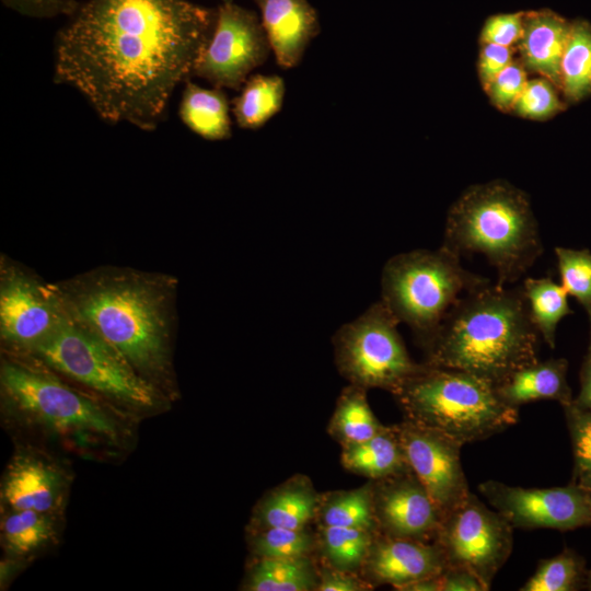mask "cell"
<instances>
[{"instance_id": "23", "label": "cell", "mask_w": 591, "mask_h": 591, "mask_svg": "<svg viewBox=\"0 0 591 591\" xmlns=\"http://www.w3.org/2000/svg\"><path fill=\"white\" fill-rule=\"evenodd\" d=\"M230 102L223 89L202 88L185 82L178 105L183 124L204 139L218 141L231 137Z\"/></svg>"}, {"instance_id": "47", "label": "cell", "mask_w": 591, "mask_h": 591, "mask_svg": "<svg viewBox=\"0 0 591 591\" xmlns=\"http://www.w3.org/2000/svg\"><path fill=\"white\" fill-rule=\"evenodd\" d=\"M222 2H232L233 0H221Z\"/></svg>"}, {"instance_id": "30", "label": "cell", "mask_w": 591, "mask_h": 591, "mask_svg": "<svg viewBox=\"0 0 591 591\" xmlns=\"http://www.w3.org/2000/svg\"><path fill=\"white\" fill-rule=\"evenodd\" d=\"M560 91L571 103L591 95V23L587 20L571 22L561 60Z\"/></svg>"}, {"instance_id": "9", "label": "cell", "mask_w": 591, "mask_h": 591, "mask_svg": "<svg viewBox=\"0 0 591 591\" xmlns=\"http://www.w3.org/2000/svg\"><path fill=\"white\" fill-rule=\"evenodd\" d=\"M399 322L380 300L332 338L335 363L349 384L393 394L421 366L409 356Z\"/></svg>"}, {"instance_id": "6", "label": "cell", "mask_w": 591, "mask_h": 591, "mask_svg": "<svg viewBox=\"0 0 591 591\" xmlns=\"http://www.w3.org/2000/svg\"><path fill=\"white\" fill-rule=\"evenodd\" d=\"M489 279L466 270L461 256L441 245L391 257L381 276V301L406 324L422 348L451 308Z\"/></svg>"}, {"instance_id": "17", "label": "cell", "mask_w": 591, "mask_h": 591, "mask_svg": "<svg viewBox=\"0 0 591 591\" xmlns=\"http://www.w3.org/2000/svg\"><path fill=\"white\" fill-rule=\"evenodd\" d=\"M278 66L290 69L321 32L316 10L308 0H253Z\"/></svg>"}, {"instance_id": "39", "label": "cell", "mask_w": 591, "mask_h": 591, "mask_svg": "<svg viewBox=\"0 0 591 591\" xmlns=\"http://www.w3.org/2000/svg\"><path fill=\"white\" fill-rule=\"evenodd\" d=\"M2 3L26 16L49 19L58 15L70 16L78 9L77 0H1Z\"/></svg>"}, {"instance_id": "14", "label": "cell", "mask_w": 591, "mask_h": 591, "mask_svg": "<svg viewBox=\"0 0 591 591\" xmlns=\"http://www.w3.org/2000/svg\"><path fill=\"white\" fill-rule=\"evenodd\" d=\"M394 428L410 470L443 519L471 493L460 456L463 445L438 430L406 418Z\"/></svg>"}, {"instance_id": "22", "label": "cell", "mask_w": 591, "mask_h": 591, "mask_svg": "<svg viewBox=\"0 0 591 591\" xmlns=\"http://www.w3.org/2000/svg\"><path fill=\"white\" fill-rule=\"evenodd\" d=\"M340 462L346 471L369 480L410 470L394 425L363 442L341 448Z\"/></svg>"}, {"instance_id": "1", "label": "cell", "mask_w": 591, "mask_h": 591, "mask_svg": "<svg viewBox=\"0 0 591 591\" xmlns=\"http://www.w3.org/2000/svg\"><path fill=\"white\" fill-rule=\"evenodd\" d=\"M217 8L188 0H88L55 39L54 81L81 93L107 124L153 131L193 77Z\"/></svg>"}, {"instance_id": "31", "label": "cell", "mask_w": 591, "mask_h": 591, "mask_svg": "<svg viewBox=\"0 0 591 591\" xmlns=\"http://www.w3.org/2000/svg\"><path fill=\"white\" fill-rule=\"evenodd\" d=\"M51 514L31 509H11L1 522L3 544L14 556L30 555L54 536Z\"/></svg>"}, {"instance_id": "19", "label": "cell", "mask_w": 591, "mask_h": 591, "mask_svg": "<svg viewBox=\"0 0 591 591\" xmlns=\"http://www.w3.org/2000/svg\"><path fill=\"white\" fill-rule=\"evenodd\" d=\"M571 22L549 9L526 11L518 43L520 60L529 72L553 82L560 91V68Z\"/></svg>"}, {"instance_id": "42", "label": "cell", "mask_w": 591, "mask_h": 591, "mask_svg": "<svg viewBox=\"0 0 591 591\" xmlns=\"http://www.w3.org/2000/svg\"><path fill=\"white\" fill-rule=\"evenodd\" d=\"M441 591H487L489 588L474 573L447 567L440 575Z\"/></svg>"}, {"instance_id": "46", "label": "cell", "mask_w": 591, "mask_h": 591, "mask_svg": "<svg viewBox=\"0 0 591 591\" xmlns=\"http://www.w3.org/2000/svg\"><path fill=\"white\" fill-rule=\"evenodd\" d=\"M588 351L591 352V325H590V338H589Z\"/></svg>"}, {"instance_id": "38", "label": "cell", "mask_w": 591, "mask_h": 591, "mask_svg": "<svg viewBox=\"0 0 591 591\" xmlns=\"http://www.w3.org/2000/svg\"><path fill=\"white\" fill-rule=\"evenodd\" d=\"M524 12L501 13L489 16L480 32L482 44L512 47L523 33Z\"/></svg>"}, {"instance_id": "13", "label": "cell", "mask_w": 591, "mask_h": 591, "mask_svg": "<svg viewBox=\"0 0 591 591\" xmlns=\"http://www.w3.org/2000/svg\"><path fill=\"white\" fill-rule=\"evenodd\" d=\"M478 491L514 529L570 531L591 524V493L570 482L561 487L526 488L486 480Z\"/></svg>"}, {"instance_id": "24", "label": "cell", "mask_w": 591, "mask_h": 591, "mask_svg": "<svg viewBox=\"0 0 591 591\" xmlns=\"http://www.w3.org/2000/svg\"><path fill=\"white\" fill-rule=\"evenodd\" d=\"M315 556L254 558L243 584L247 591H316Z\"/></svg>"}, {"instance_id": "15", "label": "cell", "mask_w": 591, "mask_h": 591, "mask_svg": "<svg viewBox=\"0 0 591 591\" xmlns=\"http://www.w3.org/2000/svg\"><path fill=\"white\" fill-rule=\"evenodd\" d=\"M371 483L379 534L395 538L436 541L442 514L412 470Z\"/></svg>"}, {"instance_id": "41", "label": "cell", "mask_w": 591, "mask_h": 591, "mask_svg": "<svg viewBox=\"0 0 591 591\" xmlns=\"http://www.w3.org/2000/svg\"><path fill=\"white\" fill-rule=\"evenodd\" d=\"M317 561V560H316ZM316 591H367L372 588L358 573L338 570L317 563Z\"/></svg>"}, {"instance_id": "34", "label": "cell", "mask_w": 591, "mask_h": 591, "mask_svg": "<svg viewBox=\"0 0 591 591\" xmlns=\"http://www.w3.org/2000/svg\"><path fill=\"white\" fill-rule=\"evenodd\" d=\"M561 407L573 454L570 483L591 493V410L580 408L572 402Z\"/></svg>"}, {"instance_id": "28", "label": "cell", "mask_w": 591, "mask_h": 591, "mask_svg": "<svg viewBox=\"0 0 591 591\" xmlns=\"http://www.w3.org/2000/svg\"><path fill=\"white\" fill-rule=\"evenodd\" d=\"M314 523L324 526L363 529L378 533L371 480L354 489L321 494Z\"/></svg>"}, {"instance_id": "45", "label": "cell", "mask_w": 591, "mask_h": 591, "mask_svg": "<svg viewBox=\"0 0 591 591\" xmlns=\"http://www.w3.org/2000/svg\"><path fill=\"white\" fill-rule=\"evenodd\" d=\"M584 588L591 591V569L587 572Z\"/></svg>"}, {"instance_id": "20", "label": "cell", "mask_w": 591, "mask_h": 591, "mask_svg": "<svg viewBox=\"0 0 591 591\" xmlns=\"http://www.w3.org/2000/svg\"><path fill=\"white\" fill-rule=\"evenodd\" d=\"M321 498L312 480L296 474L268 490L255 506L250 531L267 528L304 529L315 522Z\"/></svg>"}, {"instance_id": "37", "label": "cell", "mask_w": 591, "mask_h": 591, "mask_svg": "<svg viewBox=\"0 0 591 591\" xmlns=\"http://www.w3.org/2000/svg\"><path fill=\"white\" fill-rule=\"evenodd\" d=\"M526 69L521 60L514 59L486 90L493 105L502 112H512L526 85Z\"/></svg>"}, {"instance_id": "43", "label": "cell", "mask_w": 591, "mask_h": 591, "mask_svg": "<svg viewBox=\"0 0 591 591\" xmlns=\"http://www.w3.org/2000/svg\"><path fill=\"white\" fill-rule=\"evenodd\" d=\"M572 403L583 409L591 410V352L587 351L580 369V392Z\"/></svg>"}, {"instance_id": "21", "label": "cell", "mask_w": 591, "mask_h": 591, "mask_svg": "<svg viewBox=\"0 0 591 591\" xmlns=\"http://www.w3.org/2000/svg\"><path fill=\"white\" fill-rule=\"evenodd\" d=\"M568 366L565 358L536 360L510 374L495 386L496 392L503 403L515 408L541 399L567 405L573 399L567 382Z\"/></svg>"}, {"instance_id": "32", "label": "cell", "mask_w": 591, "mask_h": 591, "mask_svg": "<svg viewBox=\"0 0 591 591\" xmlns=\"http://www.w3.org/2000/svg\"><path fill=\"white\" fill-rule=\"evenodd\" d=\"M587 572L584 558L566 547L556 556L541 560L520 590L577 591L584 587Z\"/></svg>"}, {"instance_id": "5", "label": "cell", "mask_w": 591, "mask_h": 591, "mask_svg": "<svg viewBox=\"0 0 591 591\" xmlns=\"http://www.w3.org/2000/svg\"><path fill=\"white\" fill-rule=\"evenodd\" d=\"M406 419L462 445L495 436L519 419L490 382L465 371L421 363L393 394Z\"/></svg>"}, {"instance_id": "40", "label": "cell", "mask_w": 591, "mask_h": 591, "mask_svg": "<svg viewBox=\"0 0 591 591\" xmlns=\"http://www.w3.org/2000/svg\"><path fill=\"white\" fill-rule=\"evenodd\" d=\"M482 45L478 59V74L480 83L486 91L498 74L514 59L512 47L497 44Z\"/></svg>"}, {"instance_id": "12", "label": "cell", "mask_w": 591, "mask_h": 591, "mask_svg": "<svg viewBox=\"0 0 591 591\" xmlns=\"http://www.w3.org/2000/svg\"><path fill=\"white\" fill-rule=\"evenodd\" d=\"M69 315L58 287H48L13 266H2L0 334L19 352H31Z\"/></svg>"}, {"instance_id": "27", "label": "cell", "mask_w": 591, "mask_h": 591, "mask_svg": "<svg viewBox=\"0 0 591 591\" xmlns=\"http://www.w3.org/2000/svg\"><path fill=\"white\" fill-rule=\"evenodd\" d=\"M285 81L279 76L255 74L232 100V113L240 128L255 130L276 115L283 103Z\"/></svg>"}, {"instance_id": "7", "label": "cell", "mask_w": 591, "mask_h": 591, "mask_svg": "<svg viewBox=\"0 0 591 591\" xmlns=\"http://www.w3.org/2000/svg\"><path fill=\"white\" fill-rule=\"evenodd\" d=\"M0 383L5 405L28 424L74 438H120V425L105 407L43 366L19 358L4 359Z\"/></svg>"}, {"instance_id": "11", "label": "cell", "mask_w": 591, "mask_h": 591, "mask_svg": "<svg viewBox=\"0 0 591 591\" xmlns=\"http://www.w3.org/2000/svg\"><path fill=\"white\" fill-rule=\"evenodd\" d=\"M271 48L257 14L234 1L217 8L212 35L193 76L212 86L239 91L250 73L262 66Z\"/></svg>"}, {"instance_id": "10", "label": "cell", "mask_w": 591, "mask_h": 591, "mask_svg": "<svg viewBox=\"0 0 591 591\" xmlns=\"http://www.w3.org/2000/svg\"><path fill=\"white\" fill-rule=\"evenodd\" d=\"M513 526L472 491L442 519L436 541L448 567L474 573L489 589L513 548Z\"/></svg>"}, {"instance_id": "8", "label": "cell", "mask_w": 591, "mask_h": 591, "mask_svg": "<svg viewBox=\"0 0 591 591\" xmlns=\"http://www.w3.org/2000/svg\"><path fill=\"white\" fill-rule=\"evenodd\" d=\"M30 354L57 372L127 407L147 410L162 403L153 382L70 314Z\"/></svg>"}, {"instance_id": "25", "label": "cell", "mask_w": 591, "mask_h": 591, "mask_svg": "<svg viewBox=\"0 0 591 591\" xmlns=\"http://www.w3.org/2000/svg\"><path fill=\"white\" fill-rule=\"evenodd\" d=\"M367 391L348 384L337 398L327 432L341 448L363 442L386 427L373 414Z\"/></svg>"}, {"instance_id": "2", "label": "cell", "mask_w": 591, "mask_h": 591, "mask_svg": "<svg viewBox=\"0 0 591 591\" xmlns=\"http://www.w3.org/2000/svg\"><path fill=\"white\" fill-rule=\"evenodd\" d=\"M175 286L169 276L107 268L58 288L74 320L154 383L170 368Z\"/></svg>"}, {"instance_id": "4", "label": "cell", "mask_w": 591, "mask_h": 591, "mask_svg": "<svg viewBox=\"0 0 591 591\" xmlns=\"http://www.w3.org/2000/svg\"><path fill=\"white\" fill-rule=\"evenodd\" d=\"M442 245L460 256L484 255L500 286L518 281L543 254L528 195L502 179L463 192L448 211Z\"/></svg>"}, {"instance_id": "44", "label": "cell", "mask_w": 591, "mask_h": 591, "mask_svg": "<svg viewBox=\"0 0 591 591\" xmlns=\"http://www.w3.org/2000/svg\"><path fill=\"white\" fill-rule=\"evenodd\" d=\"M399 591H441L440 576L416 580L402 587Z\"/></svg>"}, {"instance_id": "16", "label": "cell", "mask_w": 591, "mask_h": 591, "mask_svg": "<svg viewBox=\"0 0 591 591\" xmlns=\"http://www.w3.org/2000/svg\"><path fill=\"white\" fill-rule=\"evenodd\" d=\"M447 567L437 541L395 538L376 533L360 576L372 589L389 584L399 590L416 580L440 576Z\"/></svg>"}, {"instance_id": "33", "label": "cell", "mask_w": 591, "mask_h": 591, "mask_svg": "<svg viewBox=\"0 0 591 591\" xmlns=\"http://www.w3.org/2000/svg\"><path fill=\"white\" fill-rule=\"evenodd\" d=\"M248 545L254 558L315 556L316 535L310 528H267L250 531Z\"/></svg>"}, {"instance_id": "36", "label": "cell", "mask_w": 591, "mask_h": 591, "mask_svg": "<svg viewBox=\"0 0 591 591\" xmlns=\"http://www.w3.org/2000/svg\"><path fill=\"white\" fill-rule=\"evenodd\" d=\"M558 91L556 85L544 77L528 80L512 112L529 119L551 118L567 107L559 99Z\"/></svg>"}, {"instance_id": "3", "label": "cell", "mask_w": 591, "mask_h": 591, "mask_svg": "<svg viewBox=\"0 0 591 591\" xmlns=\"http://www.w3.org/2000/svg\"><path fill=\"white\" fill-rule=\"evenodd\" d=\"M538 335L522 289L489 280L451 308L422 347L424 362L465 371L497 386L538 360Z\"/></svg>"}, {"instance_id": "18", "label": "cell", "mask_w": 591, "mask_h": 591, "mask_svg": "<svg viewBox=\"0 0 591 591\" xmlns=\"http://www.w3.org/2000/svg\"><path fill=\"white\" fill-rule=\"evenodd\" d=\"M66 478L57 465L39 456L14 457L2 483V499L11 509L51 514L61 505Z\"/></svg>"}, {"instance_id": "29", "label": "cell", "mask_w": 591, "mask_h": 591, "mask_svg": "<svg viewBox=\"0 0 591 591\" xmlns=\"http://www.w3.org/2000/svg\"><path fill=\"white\" fill-rule=\"evenodd\" d=\"M521 289L533 325L543 340L554 349L559 322L573 313L567 291L551 277H529L523 280Z\"/></svg>"}, {"instance_id": "26", "label": "cell", "mask_w": 591, "mask_h": 591, "mask_svg": "<svg viewBox=\"0 0 591 591\" xmlns=\"http://www.w3.org/2000/svg\"><path fill=\"white\" fill-rule=\"evenodd\" d=\"M376 532L344 526L316 525L317 563L360 575Z\"/></svg>"}, {"instance_id": "35", "label": "cell", "mask_w": 591, "mask_h": 591, "mask_svg": "<svg viewBox=\"0 0 591 591\" xmlns=\"http://www.w3.org/2000/svg\"><path fill=\"white\" fill-rule=\"evenodd\" d=\"M555 255L561 286L580 303L591 325V252L557 246Z\"/></svg>"}]
</instances>
